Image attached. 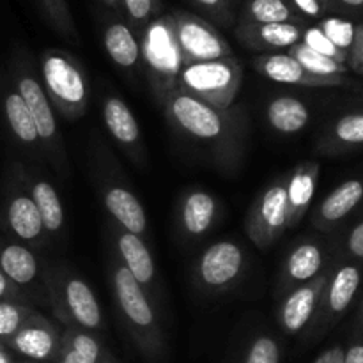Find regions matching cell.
Instances as JSON below:
<instances>
[{
  "instance_id": "cell-1",
  "label": "cell",
  "mask_w": 363,
  "mask_h": 363,
  "mask_svg": "<svg viewBox=\"0 0 363 363\" xmlns=\"http://www.w3.org/2000/svg\"><path fill=\"white\" fill-rule=\"evenodd\" d=\"M160 105L181 140L194 145L223 172H238L250 130L245 106L216 108L179 89H174Z\"/></svg>"
},
{
  "instance_id": "cell-2",
  "label": "cell",
  "mask_w": 363,
  "mask_h": 363,
  "mask_svg": "<svg viewBox=\"0 0 363 363\" xmlns=\"http://www.w3.org/2000/svg\"><path fill=\"white\" fill-rule=\"evenodd\" d=\"M110 282L117 312L135 347L147 362H162L167 353V340L156 301L142 289L116 255L110 264Z\"/></svg>"
},
{
  "instance_id": "cell-3",
  "label": "cell",
  "mask_w": 363,
  "mask_h": 363,
  "mask_svg": "<svg viewBox=\"0 0 363 363\" xmlns=\"http://www.w3.org/2000/svg\"><path fill=\"white\" fill-rule=\"evenodd\" d=\"M7 77L11 78L18 94L21 96L32 119H34L46 162L53 167L60 179H69L71 163L59 123H57V112L43 89L38 69L27 52L20 50V52L13 53Z\"/></svg>"
},
{
  "instance_id": "cell-4",
  "label": "cell",
  "mask_w": 363,
  "mask_h": 363,
  "mask_svg": "<svg viewBox=\"0 0 363 363\" xmlns=\"http://www.w3.org/2000/svg\"><path fill=\"white\" fill-rule=\"evenodd\" d=\"M46 296L57 321L64 328L99 333L105 328L101 307L94 291L66 264H46Z\"/></svg>"
},
{
  "instance_id": "cell-5",
  "label": "cell",
  "mask_w": 363,
  "mask_h": 363,
  "mask_svg": "<svg viewBox=\"0 0 363 363\" xmlns=\"http://www.w3.org/2000/svg\"><path fill=\"white\" fill-rule=\"evenodd\" d=\"M38 74L57 116L64 121H78L85 116L91 85L87 71L73 53L60 48L43 50Z\"/></svg>"
},
{
  "instance_id": "cell-6",
  "label": "cell",
  "mask_w": 363,
  "mask_h": 363,
  "mask_svg": "<svg viewBox=\"0 0 363 363\" xmlns=\"http://www.w3.org/2000/svg\"><path fill=\"white\" fill-rule=\"evenodd\" d=\"M0 229L9 240L27 245L35 252L48 247L38 208L23 181V163L11 160L0 179Z\"/></svg>"
},
{
  "instance_id": "cell-7",
  "label": "cell",
  "mask_w": 363,
  "mask_h": 363,
  "mask_svg": "<svg viewBox=\"0 0 363 363\" xmlns=\"http://www.w3.org/2000/svg\"><path fill=\"white\" fill-rule=\"evenodd\" d=\"M243 84V66L236 57L184 64L177 74L179 91L216 106L227 108L240 94Z\"/></svg>"
},
{
  "instance_id": "cell-8",
  "label": "cell",
  "mask_w": 363,
  "mask_h": 363,
  "mask_svg": "<svg viewBox=\"0 0 363 363\" xmlns=\"http://www.w3.org/2000/svg\"><path fill=\"white\" fill-rule=\"evenodd\" d=\"M92 160L96 162L94 172L99 197L112 222L145 240L149 227L147 215L137 195L117 172L119 167H112L113 160L110 158L105 147L96 149L92 152Z\"/></svg>"
},
{
  "instance_id": "cell-9",
  "label": "cell",
  "mask_w": 363,
  "mask_h": 363,
  "mask_svg": "<svg viewBox=\"0 0 363 363\" xmlns=\"http://www.w3.org/2000/svg\"><path fill=\"white\" fill-rule=\"evenodd\" d=\"M140 64H144L156 99L162 103L177 87V74L183 67L170 16L152 20L142 32Z\"/></svg>"
},
{
  "instance_id": "cell-10",
  "label": "cell",
  "mask_w": 363,
  "mask_h": 363,
  "mask_svg": "<svg viewBox=\"0 0 363 363\" xmlns=\"http://www.w3.org/2000/svg\"><path fill=\"white\" fill-rule=\"evenodd\" d=\"M248 257L240 243L230 240L216 241L204 248L194 262L191 279L202 294L216 296L236 287L247 272Z\"/></svg>"
},
{
  "instance_id": "cell-11",
  "label": "cell",
  "mask_w": 363,
  "mask_h": 363,
  "mask_svg": "<svg viewBox=\"0 0 363 363\" xmlns=\"http://www.w3.org/2000/svg\"><path fill=\"white\" fill-rule=\"evenodd\" d=\"M170 16L174 41L179 50L181 62H204L233 57L229 41L208 20L188 11H174Z\"/></svg>"
},
{
  "instance_id": "cell-12",
  "label": "cell",
  "mask_w": 363,
  "mask_h": 363,
  "mask_svg": "<svg viewBox=\"0 0 363 363\" xmlns=\"http://www.w3.org/2000/svg\"><path fill=\"white\" fill-rule=\"evenodd\" d=\"M245 230L259 250H266L284 236L287 230L286 177L273 181L255 197L245 220Z\"/></svg>"
},
{
  "instance_id": "cell-13",
  "label": "cell",
  "mask_w": 363,
  "mask_h": 363,
  "mask_svg": "<svg viewBox=\"0 0 363 363\" xmlns=\"http://www.w3.org/2000/svg\"><path fill=\"white\" fill-rule=\"evenodd\" d=\"M0 269L23 291L32 305H48L46 262L38 252L9 238H0Z\"/></svg>"
},
{
  "instance_id": "cell-14",
  "label": "cell",
  "mask_w": 363,
  "mask_h": 363,
  "mask_svg": "<svg viewBox=\"0 0 363 363\" xmlns=\"http://www.w3.org/2000/svg\"><path fill=\"white\" fill-rule=\"evenodd\" d=\"M0 110L13 144L34 162H46L34 119L7 73L0 78Z\"/></svg>"
},
{
  "instance_id": "cell-15",
  "label": "cell",
  "mask_w": 363,
  "mask_h": 363,
  "mask_svg": "<svg viewBox=\"0 0 363 363\" xmlns=\"http://www.w3.org/2000/svg\"><path fill=\"white\" fill-rule=\"evenodd\" d=\"M2 346L27 362L53 363L60 351V330L38 312Z\"/></svg>"
},
{
  "instance_id": "cell-16",
  "label": "cell",
  "mask_w": 363,
  "mask_h": 363,
  "mask_svg": "<svg viewBox=\"0 0 363 363\" xmlns=\"http://www.w3.org/2000/svg\"><path fill=\"white\" fill-rule=\"evenodd\" d=\"M101 117L106 131L112 135L124 155L137 167H144L147 163L144 135L128 103L116 94L105 96L101 105Z\"/></svg>"
},
{
  "instance_id": "cell-17",
  "label": "cell",
  "mask_w": 363,
  "mask_h": 363,
  "mask_svg": "<svg viewBox=\"0 0 363 363\" xmlns=\"http://www.w3.org/2000/svg\"><path fill=\"white\" fill-rule=\"evenodd\" d=\"M110 233H112L113 250H116L113 255L140 284L142 289L155 300L160 289V279L155 257H152L145 240L130 230H124L123 227L116 225L113 222L110 223Z\"/></svg>"
},
{
  "instance_id": "cell-18",
  "label": "cell",
  "mask_w": 363,
  "mask_h": 363,
  "mask_svg": "<svg viewBox=\"0 0 363 363\" xmlns=\"http://www.w3.org/2000/svg\"><path fill=\"white\" fill-rule=\"evenodd\" d=\"M222 216L218 199L202 188H190L181 195L176 208V225L181 236L195 241L211 233Z\"/></svg>"
},
{
  "instance_id": "cell-19",
  "label": "cell",
  "mask_w": 363,
  "mask_h": 363,
  "mask_svg": "<svg viewBox=\"0 0 363 363\" xmlns=\"http://www.w3.org/2000/svg\"><path fill=\"white\" fill-rule=\"evenodd\" d=\"M328 279L330 277L323 273L311 282L301 284L284 294L279 312H277V321L287 335H298L311 325L319 311V303H321Z\"/></svg>"
},
{
  "instance_id": "cell-20",
  "label": "cell",
  "mask_w": 363,
  "mask_h": 363,
  "mask_svg": "<svg viewBox=\"0 0 363 363\" xmlns=\"http://www.w3.org/2000/svg\"><path fill=\"white\" fill-rule=\"evenodd\" d=\"M254 69L261 77L277 82V84L301 85V87H342V85L350 84L346 77L323 78L308 73L287 52L261 53L254 59Z\"/></svg>"
},
{
  "instance_id": "cell-21",
  "label": "cell",
  "mask_w": 363,
  "mask_h": 363,
  "mask_svg": "<svg viewBox=\"0 0 363 363\" xmlns=\"http://www.w3.org/2000/svg\"><path fill=\"white\" fill-rule=\"evenodd\" d=\"M23 181L41 216L48 243L60 241L66 230V215L57 188L34 167L23 165Z\"/></svg>"
},
{
  "instance_id": "cell-22",
  "label": "cell",
  "mask_w": 363,
  "mask_h": 363,
  "mask_svg": "<svg viewBox=\"0 0 363 363\" xmlns=\"http://www.w3.org/2000/svg\"><path fill=\"white\" fill-rule=\"evenodd\" d=\"M301 34H303V25L300 23H238L236 28L238 41L248 50L259 53H277L289 50L291 46L301 41Z\"/></svg>"
},
{
  "instance_id": "cell-23",
  "label": "cell",
  "mask_w": 363,
  "mask_h": 363,
  "mask_svg": "<svg viewBox=\"0 0 363 363\" xmlns=\"http://www.w3.org/2000/svg\"><path fill=\"white\" fill-rule=\"evenodd\" d=\"M319 170H321L319 163L314 160H308V162L300 163L286 177L287 229H294V227L300 225L301 220L311 209L315 188H318Z\"/></svg>"
},
{
  "instance_id": "cell-24",
  "label": "cell",
  "mask_w": 363,
  "mask_h": 363,
  "mask_svg": "<svg viewBox=\"0 0 363 363\" xmlns=\"http://www.w3.org/2000/svg\"><path fill=\"white\" fill-rule=\"evenodd\" d=\"M53 363H117L98 333L77 328L60 332V351Z\"/></svg>"
},
{
  "instance_id": "cell-25",
  "label": "cell",
  "mask_w": 363,
  "mask_h": 363,
  "mask_svg": "<svg viewBox=\"0 0 363 363\" xmlns=\"http://www.w3.org/2000/svg\"><path fill=\"white\" fill-rule=\"evenodd\" d=\"M363 199V181L347 179L330 191L325 201L318 206L312 215V223L319 230H332L339 225Z\"/></svg>"
},
{
  "instance_id": "cell-26",
  "label": "cell",
  "mask_w": 363,
  "mask_h": 363,
  "mask_svg": "<svg viewBox=\"0 0 363 363\" xmlns=\"http://www.w3.org/2000/svg\"><path fill=\"white\" fill-rule=\"evenodd\" d=\"M323 264H325V254L318 243L305 241V243L296 245L284 262L279 291L286 294L301 284L311 282L319 275Z\"/></svg>"
},
{
  "instance_id": "cell-27",
  "label": "cell",
  "mask_w": 363,
  "mask_h": 363,
  "mask_svg": "<svg viewBox=\"0 0 363 363\" xmlns=\"http://www.w3.org/2000/svg\"><path fill=\"white\" fill-rule=\"evenodd\" d=\"M362 282V272L360 268L353 264L340 266L332 279H328V284L323 293L321 303H319V311L326 319L337 318V315L344 314L347 307L353 301L354 294H357L358 287ZM318 311V312H319Z\"/></svg>"
},
{
  "instance_id": "cell-28",
  "label": "cell",
  "mask_w": 363,
  "mask_h": 363,
  "mask_svg": "<svg viewBox=\"0 0 363 363\" xmlns=\"http://www.w3.org/2000/svg\"><path fill=\"white\" fill-rule=\"evenodd\" d=\"M103 46L121 69L131 71L140 66V41L126 21H108L105 25Z\"/></svg>"
},
{
  "instance_id": "cell-29",
  "label": "cell",
  "mask_w": 363,
  "mask_h": 363,
  "mask_svg": "<svg viewBox=\"0 0 363 363\" xmlns=\"http://www.w3.org/2000/svg\"><path fill=\"white\" fill-rule=\"evenodd\" d=\"M269 128L280 135H296L311 123V108L294 96H275L264 108Z\"/></svg>"
},
{
  "instance_id": "cell-30",
  "label": "cell",
  "mask_w": 363,
  "mask_h": 363,
  "mask_svg": "<svg viewBox=\"0 0 363 363\" xmlns=\"http://www.w3.org/2000/svg\"><path fill=\"white\" fill-rule=\"evenodd\" d=\"M358 145H363V112L346 113L333 121L319 138L318 151L332 155Z\"/></svg>"
},
{
  "instance_id": "cell-31",
  "label": "cell",
  "mask_w": 363,
  "mask_h": 363,
  "mask_svg": "<svg viewBox=\"0 0 363 363\" xmlns=\"http://www.w3.org/2000/svg\"><path fill=\"white\" fill-rule=\"evenodd\" d=\"M240 23H300L303 18L298 14L289 0H247L241 11Z\"/></svg>"
},
{
  "instance_id": "cell-32",
  "label": "cell",
  "mask_w": 363,
  "mask_h": 363,
  "mask_svg": "<svg viewBox=\"0 0 363 363\" xmlns=\"http://www.w3.org/2000/svg\"><path fill=\"white\" fill-rule=\"evenodd\" d=\"M287 53H289L294 60H298L308 73L315 74V77H346V73L350 71V67H347L346 64H340L337 62V60L328 59V57L314 52V50L305 46L301 41L296 43L294 46H291V48L287 50Z\"/></svg>"
},
{
  "instance_id": "cell-33",
  "label": "cell",
  "mask_w": 363,
  "mask_h": 363,
  "mask_svg": "<svg viewBox=\"0 0 363 363\" xmlns=\"http://www.w3.org/2000/svg\"><path fill=\"white\" fill-rule=\"evenodd\" d=\"M41 4L53 30L66 41L80 45V35H78L67 0H41Z\"/></svg>"
},
{
  "instance_id": "cell-34",
  "label": "cell",
  "mask_w": 363,
  "mask_h": 363,
  "mask_svg": "<svg viewBox=\"0 0 363 363\" xmlns=\"http://www.w3.org/2000/svg\"><path fill=\"white\" fill-rule=\"evenodd\" d=\"M38 312V307L32 303L0 301V344L11 339Z\"/></svg>"
},
{
  "instance_id": "cell-35",
  "label": "cell",
  "mask_w": 363,
  "mask_h": 363,
  "mask_svg": "<svg viewBox=\"0 0 363 363\" xmlns=\"http://www.w3.org/2000/svg\"><path fill=\"white\" fill-rule=\"evenodd\" d=\"M321 28L323 34L333 43L339 50L350 55L351 48H353L354 35H357V25L350 20H344L339 16H328L323 18L318 25Z\"/></svg>"
},
{
  "instance_id": "cell-36",
  "label": "cell",
  "mask_w": 363,
  "mask_h": 363,
  "mask_svg": "<svg viewBox=\"0 0 363 363\" xmlns=\"http://www.w3.org/2000/svg\"><path fill=\"white\" fill-rule=\"evenodd\" d=\"M160 0H123V14H126L128 25L135 34H142L147 25L158 16Z\"/></svg>"
},
{
  "instance_id": "cell-37",
  "label": "cell",
  "mask_w": 363,
  "mask_h": 363,
  "mask_svg": "<svg viewBox=\"0 0 363 363\" xmlns=\"http://www.w3.org/2000/svg\"><path fill=\"white\" fill-rule=\"evenodd\" d=\"M282 347L272 335H257L247 347L243 363H280Z\"/></svg>"
},
{
  "instance_id": "cell-38",
  "label": "cell",
  "mask_w": 363,
  "mask_h": 363,
  "mask_svg": "<svg viewBox=\"0 0 363 363\" xmlns=\"http://www.w3.org/2000/svg\"><path fill=\"white\" fill-rule=\"evenodd\" d=\"M301 43H303L305 46H308L311 50H314V52L321 53V55L328 57V59H333V60H337V62L346 64L347 66L350 55H347V53H344L342 50L337 48V46L333 45V43L330 41L325 34H323L321 28H319L318 25L303 28V34H301Z\"/></svg>"
},
{
  "instance_id": "cell-39",
  "label": "cell",
  "mask_w": 363,
  "mask_h": 363,
  "mask_svg": "<svg viewBox=\"0 0 363 363\" xmlns=\"http://www.w3.org/2000/svg\"><path fill=\"white\" fill-rule=\"evenodd\" d=\"M202 11L209 14L211 20H215L216 23H222L223 27H229L233 25L234 14L233 7L225 2V0H194Z\"/></svg>"
},
{
  "instance_id": "cell-40",
  "label": "cell",
  "mask_w": 363,
  "mask_h": 363,
  "mask_svg": "<svg viewBox=\"0 0 363 363\" xmlns=\"http://www.w3.org/2000/svg\"><path fill=\"white\" fill-rule=\"evenodd\" d=\"M291 4L301 18H314V20H319L332 9L330 0H291Z\"/></svg>"
},
{
  "instance_id": "cell-41",
  "label": "cell",
  "mask_w": 363,
  "mask_h": 363,
  "mask_svg": "<svg viewBox=\"0 0 363 363\" xmlns=\"http://www.w3.org/2000/svg\"><path fill=\"white\" fill-rule=\"evenodd\" d=\"M0 301H21V303H30L28 298L25 296L23 291L16 286L14 282H11L4 272L0 269Z\"/></svg>"
},
{
  "instance_id": "cell-42",
  "label": "cell",
  "mask_w": 363,
  "mask_h": 363,
  "mask_svg": "<svg viewBox=\"0 0 363 363\" xmlns=\"http://www.w3.org/2000/svg\"><path fill=\"white\" fill-rule=\"evenodd\" d=\"M347 67L363 74V23L357 25V35H354L353 48L350 52Z\"/></svg>"
},
{
  "instance_id": "cell-43",
  "label": "cell",
  "mask_w": 363,
  "mask_h": 363,
  "mask_svg": "<svg viewBox=\"0 0 363 363\" xmlns=\"http://www.w3.org/2000/svg\"><path fill=\"white\" fill-rule=\"evenodd\" d=\"M347 250L353 257L363 259V222L358 223L347 236Z\"/></svg>"
},
{
  "instance_id": "cell-44",
  "label": "cell",
  "mask_w": 363,
  "mask_h": 363,
  "mask_svg": "<svg viewBox=\"0 0 363 363\" xmlns=\"http://www.w3.org/2000/svg\"><path fill=\"white\" fill-rule=\"evenodd\" d=\"M342 363H363V344H353L344 351Z\"/></svg>"
},
{
  "instance_id": "cell-45",
  "label": "cell",
  "mask_w": 363,
  "mask_h": 363,
  "mask_svg": "<svg viewBox=\"0 0 363 363\" xmlns=\"http://www.w3.org/2000/svg\"><path fill=\"white\" fill-rule=\"evenodd\" d=\"M330 6L340 7V9L346 11H354V13H360L363 11V0H330Z\"/></svg>"
},
{
  "instance_id": "cell-46",
  "label": "cell",
  "mask_w": 363,
  "mask_h": 363,
  "mask_svg": "<svg viewBox=\"0 0 363 363\" xmlns=\"http://www.w3.org/2000/svg\"><path fill=\"white\" fill-rule=\"evenodd\" d=\"M344 360V351L342 347H332V350H328L326 353L321 354V362L323 363H342Z\"/></svg>"
},
{
  "instance_id": "cell-47",
  "label": "cell",
  "mask_w": 363,
  "mask_h": 363,
  "mask_svg": "<svg viewBox=\"0 0 363 363\" xmlns=\"http://www.w3.org/2000/svg\"><path fill=\"white\" fill-rule=\"evenodd\" d=\"M101 2L117 14H123V0H101Z\"/></svg>"
},
{
  "instance_id": "cell-48",
  "label": "cell",
  "mask_w": 363,
  "mask_h": 363,
  "mask_svg": "<svg viewBox=\"0 0 363 363\" xmlns=\"http://www.w3.org/2000/svg\"><path fill=\"white\" fill-rule=\"evenodd\" d=\"M13 357H11V351L0 344V363H13Z\"/></svg>"
},
{
  "instance_id": "cell-49",
  "label": "cell",
  "mask_w": 363,
  "mask_h": 363,
  "mask_svg": "<svg viewBox=\"0 0 363 363\" xmlns=\"http://www.w3.org/2000/svg\"><path fill=\"white\" fill-rule=\"evenodd\" d=\"M225 2H227V4H229V6H230V7H233V4H236V0H225Z\"/></svg>"
},
{
  "instance_id": "cell-50",
  "label": "cell",
  "mask_w": 363,
  "mask_h": 363,
  "mask_svg": "<svg viewBox=\"0 0 363 363\" xmlns=\"http://www.w3.org/2000/svg\"><path fill=\"white\" fill-rule=\"evenodd\" d=\"M13 363H28V362H27V360H23V362H18V360H14Z\"/></svg>"
},
{
  "instance_id": "cell-51",
  "label": "cell",
  "mask_w": 363,
  "mask_h": 363,
  "mask_svg": "<svg viewBox=\"0 0 363 363\" xmlns=\"http://www.w3.org/2000/svg\"><path fill=\"white\" fill-rule=\"evenodd\" d=\"M28 363H34V362H28Z\"/></svg>"
}]
</instances>
